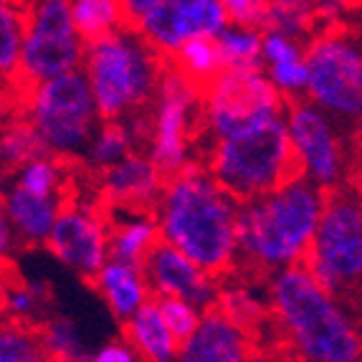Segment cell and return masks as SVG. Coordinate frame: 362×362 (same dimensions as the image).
Masks as SVG:
<instances>
[{
  "label": "cell",
  "instance_id": "6da1fadb",
  "mask_svg": "<svg viewBox=\"0 0 362 362\" xmlns=\"http://www.w3.org/2000/svg\"><path fill=\"white\" fill-rule=\"evenodd\" d=\"M238 208L241 200L233 198L206 165L190 163L165 182L155 216L163 241L221 279L238 264Z\"/></svg>",
  "mask_w": 362,
  "mask_h": 362
},
{
  "label": "cell",
  "instance_id": "7a4b0ae2",
  "mask_svg": "<svg viewBox=\"0 0 362 362\" xmlns=\"http://www.w3.org/2000/svg\"><path fill=\"white\" fill-rule=\"evenodd\" d=\"M272 320L291 355L314 362L362 360V329L304 264L269 276Z\"/></svg>",
  "mask_w": 362,
  "mask_h": 362
},
{
  "label": "cell",
  "instance_id": "3957f363",
  "mask_svg": "<svg viewBox=\"0 0 362 362\" xmlns=\"http://www.w3.org/2000/svg\"><path fill=\"white\" fill-rule=\"evenodd\" d=\"M327 190L299 175L272 193L241 200L238 208V261L259 276L302 264L314 241Z\"/></svg>",
  "mask_w": 362,
  "mask_h": 362
},
{
  "label": "cell",
  "instance_id": "277c9868",
  "mask_svg": "<svg viewBox=\"0 0 362 362\" xmlns=\"http://www.w3.org/2000/svg\"><path fill=\"white\" fill-rule=\"evenodd\" d=\"M168 56L134 25L86 41L84 71L102 119H124L155 102Z\"/></svg>",
  "mask_w": 362,
  "mask_h": 362
},
{
  "label": "cell",
  "instance_id": "5b68a950",
  "mask_svg": "<svg viewBox=\"0 0 362 362\" xmlns=\"http://www.w3.org/2000/svg\"><path fill=\"white\" fill-rule=\"evenodd\" d=\"M203 165L238 200L259 198L304 175L291 145L286 115L213 139Z\"/></svg>",
  "mask_w": 362,
  "mask_h": 362
},
{
  "label": "cell",
  "instance_id": "8992f818",
  "mask_svg": "<svg viewBox=\"0 0 362 362\" xmlns=\"http://www.w3.org/2000/svg\"><path fill=\"white\" fill-rule=\"evenodd\" d=\"M302 264L337 299L362 294V195L352 185L327 190L320 226Z\"/></svg>",
  "mask_w": 362,
  "mask_h": 362
},
{
  "label": "cell",
  "instance_id": "52a82bcc",
  "mask_svg": "<svg viewBox=\"0 0 362 362\" xmlns=\"http://www.w3.org/2000/svg\"><path fill=\"white\" fill-rule=\"evenodd\" d=\"M16 115L36 124L51 155L74 157L84 152L94 137V122L102 119L86 71L61 74L25 91L16 104Z\"/></svg>",
  "mask_w": 362,
  "mask_h": 362
},
{
  "label": "cell",
  "instance_id": "ba28073f",
  "mask_svg": "<svg viewBox=\"0 0 362 362\" xmlns=\"http://www.w3.org/2000/svg\"><path fill=\"white\" fill-rule=\"evenodd\" d=\"M86 41L74 23L71 0H33L25 11V43L18 74L8 81L16 104L25 91L84 64Z\"/></svg>",
  "mask_w": 362,
  "mask_h": 362
},
{
  "label": "cell",
  "instance_id": "9c48e42d",
  "mask_svg": "<svg viewBox=\"0 0 362 362\" xmlns=\"http://www.w3.org/2000/svg\"><path fill=\"white\" fill-rule=\"evenodd\" d=\"M195 122L203 124V89L168 59L150 119V160L165 182L190 165Z\"/></svg>",
  "mask_w": 362,
  "mask_h": 362
},
{
  "label": "cell",
  "instance_id": "30bf717a",
  "mask_svg": "<svg viewBox=\"0 0 362 362\" xmlns=\"http://www.w3.org/2000/svg\"><path fill=\"white\" fill-rule=\"evenodd\" d=\"M286 97L261 69H226L203 89V127L211 139L286 115Z\"/></svg>",
  "mask_w": 362,
  "mask_h": 362
},
{
  "label": "cell",
  "instance_id": "8fae6325",
  "mask_svg": "<svg viewBox=\"0 0 362 362\" xmlns=\"http://www.w3.org/2000/svg\"><path fill=\"white\" fill-rule=\"evenodd\" d=\"M307 97L337 119L355 122L362 115V49L329 28L307 49Z\"/></svg>",
  "mask_w": 362,
  "mask_h": 362
},
{
  "label": "cell",
  "instance_id": "7c38bea8",
  "mask_svg": "<svg viewBox=\"0 0 362 362\" xmlns=\"http://www.w3.org/2000/svg\"><path fill=\"white\" fill-rule=\"evenodd\" d=\"M286 124L302 173L325 190L350 180L347 150L334 127L332 115L314 104L312 99L289 97L286 102Z\"/></svg>",
  "mask_w": 362,
  "mask_h": 362
},
{
  "label": "cell",
  "instance_id": "4fadbf2b",
  "mask_svg": "<svg viewBox=\"0 0 362 362\" xmlns=\"http://www.w3.org/2000/svg\"><path fill=\"white\" fill-rule=\"evenodd\" d=\"M109 235L112 223L107 206H76L66 200L46 238V246L61 264H66L91 284V279L109 261Z\"/></svg>",
  "mask_w": 362,
  "mask_h": 362
},
{
  "label": "cell",
  "instance_id": "5bb4252c",
  "mask_svg": "<svg viewBox=\"0 0 362 362\" xmlns=\"http://www.w3.org/2000/svg\"><path fill=\"white\" fill-rule=\"evenodd\" d=\"M228 23L221 0H157L139 16L134 28L160 54L173 56L185 41L195 36H218Z\"/></svg>",
  "mask_w": 362,
  "mask_h": 362
},
{
  "label": "cell",
  "instance_id": "9a60e30c",
  "mask_svg": "<svg viewBox=\"0 0 362 362\" xmlns=\"http://www.w3.org/2000/svg\"><path fill=\"white\" fill-rule=\"evenodd\" d=\"M142 269L150 281L152 296H180V299L193 302L198 309L218 304V294H221L218 281L221 279L208 274L203 266H198L190 256L182 254L180 248L163 238L147 254Z\"/></svg>",
  "mask_w": 362,
  "mask_h": 362
},
{
  "label": "cell",
  "instance_id": "2e32d148",
  "mask_svg": "<svg viewBox=\"0 0 362 362\" xmlns=\"http://www.w3.org/2000/svg\"><path fill=\"white\" fill-rule=\"evenodd\" d=\"M261 357L259 339L238 327L223 309H203L195 332L180 344V360L185 362H243Z\"/></svg>",
  "mask_w": 362,
  "mask_h": 362
},
{
  "label": "cell",
  "instance_id": "e0dca14e",
  "mask_svg": "<svg viewBox=\"0 0 362 362\" xmlns=\"http://www.w3.org/2000/svg\"><path fill=\"white\" fill-rule=\"evenodd\" d=\"M102 200L107 208H134L155 213L165 190V177L150 160V155H132L112 168L102 170Z\"/></svg>",
  "mask_w": 362,
  "mask_h": 362
},
{
  "label": "cell",
  "instance_id": "ac0fdd59",
  "mask_svg": "<svg viewBox=\"0 0 362 362\" xmlns=\"http://www.w3.org/2000/svg\"><path fill=\"white\" fill-rule=\"evenodd\" d=\"M64 203L66 198L61 195H36L13 182L3 198V213L16 230V241L23 246H38L46 243Z\"/></svg>",
  "mask_w": 362,
  "mask_h": 362
},
{
  "label": "cell",
  "instance_id": "d6986e66",
  "mask_svg": "<svg viewBox=\"0 0 362 362\" xmlns=\"http://www.w3.org/2000/svg\"><path fill=\"white\" fill-rule=\"evenodd\" d=\"M122 337L127 339L139 360L170 362L180 360V339L170 329L157 299H147L129 320L122 322Z\"/></svg>",
  "mask_w": 362,
  "mask_h": 362
},
{
  "label": "cell",
  "instance_id": "ffe728a7",
  "mask_svg": "<svg viewBox=\"0 0 362 362\" xmlns=\"http://www.w3.org/2000/svg\"><path fill=\"white\" fill-rule=\"evenodd\" d=\"M91 284L102 294L109 312L115 314L119 322L129 320L147 299H152V289L145 276V269L137 264L112 259V256L102 266V272L91 279Z\"/></svg>",
  "mask_w": 362,
  "mask_h": 362
},
{
  "label": "cell",
  "instance_id": "44dd1931",
  "mask_svg": "<svg viewBox=\"0 0 362 362\" xmlns=\"http://www.w3.org/2000/svg\"><path fill=\"white\" fill-rule=\"evenodd\" d=\"M124 211H127V218H109L112 223L109 256L142 266L155 243L163 238L160 223L152 211H134V208H124Z\"/></svg>",
  "mask_w": 362,
  "mask_h": 362
},
{
  "label": "cell",
  "instance_id": "7402d4cb",
  "mask_svg": "<svg viewBox=\"0 0 362 362\" xmlns=\"http://www.w3.org/2000/svg\"><path fill=\"white\" fill-rule=\"evenodd\" d=\"M182 74L193 78L200 89H206L218 74H223L226 69V59L223 51L218 46L216 36H195L190 41H185L180 49L173 56H168Z\"/></svg>",
  "mask_w": 362,
  "mask_h": 362
},
{
  "label": "cell",
  "instance_id": "603a6c76",
  "mask_svg": "<svg viewBox=\"0 0 362 362\" xmlns=\"http://www.w3.org/2000/svg\"><path fill=\"white\" fill-rule=\"evenodd\" d=\"M43 155H51L49 145L38 134L36 124L25 115H16V119L8 122L3 129V142H0V157H3V170L6 173H18L23 165Z\"/></svg>",
  "mask_w": 362,
  "mask_h": 362
},
{
  "label": "cell",
  "instance_id": "cb8c5ba5",
  "mask_svg": "<svg viewBox=\"0 0 362 362\" xmlns=\"http://www.w3.org/2000/svg\"><path fill=\"white\" fill-rule=\"evenodd\" d=\"M74 23L84 41H94L117 28L129 25L127 13L119 0H71Z\"/></svg>",
  "mask_w": 362,
  "mask_h": 362
},
{
  "label": "cell",
  "instance_id": "d4e9b609",
  "mask_svg": "<svg viewBox=\"0 0 362 362\" xmlns=\"http://www.w3.org/2000/svg\"><path fill=\"white\" fill-rule=\"evenodd\" d=\"M216 38L228 69H261L266 64L264 30L228 23Z\"/></svg>",
  "mask_w": 362,
  "mask_h": 362
},
{
  "label": "cell",
  "instance_id": "484cf974",
  "mask_svg": "<svg viewBox=\"0 0 362 362\" xmlns=\"http://www.w3.org/2000/svg\"><path fill=\"white\" fill-rule=\"evenodd\" d=\"M46 360H91L94 352H86V342L78 327L69 317H49L38 322Z\"/></svg>",
  "mask_w": 362,
  "mask_h": 362
},
{
  "label": "cell",
  "instance_id": "4316f807",
  "mask_svg": "<svg viewBox=\"0 0 362 362\" xmlns=\"http://www.w3.org/2000/svg\"><path fill=\"white\" fill-rule=\"evenodd\" d=\"M218 307L228 314L238 327H243L251 337L259 339L261 327L272 320V304L261 302L246 286H228L218 294Z\"/></svg>",
  "mask_w": 362,
  "mask_h": 362
},
{
  "label": "cell",
  "instance_id": "83f0119b",
  "mask_svg": "<svg viewBox=\"0 0 362 362\" xmlns=\"http://www.w3.org/2000/svg\"><path fill=\"white\" fill-rule=\"evenodd\" d=\"M129 147H132V132L119 119H102V127L89 139L84 157L89 168H97L102 173L124 160L129 155Z\"/></svg>",
  "mask_w": 362,
  "mask_h": 362
},
{
  "label": "cell",
  "instance_id": "f1b7e54d",
  "mask_svg": "<svg viewBox=\"0 0 362 362\" xmlns=\"http://www.w3.org/2000/svg\"><path fill=\"white\" fill-rule=\"evenodd\" d=\"M46 360L38 325L13 320L3 325L0 332V362H36Z\"/></svg>",
  "mask_w": 362,
  "mask_h": 362
},
{
  "label": "cell",
  "instance_id": "f546056e",
  "mask_svg": "<svg viewBox=\"0 0 362 362\" xmlns=\"http://www.w3.org/2000/svg\"><path fill=\"white\" fill-rule=\"evenodd\" d=\"M320 21V0H269L266 30H281L286 36H302Z\"/></svg>",
  "mask_w": 362,
  "mask_h": 362
},
{
  "label": "cell",
  "instance_id": "4dcf8cb0",
  "mask_svg": "<svg viewBox=\"0 0 362 362\" xmlns=\"http://www.w3.org/2000/svg\"><path fill=\"white\" fill-rule=\"evenodd\" d=\"M0 23H3V43H0V69L6 81H11L21 66V54L25 43V13H21L11 0H3L0 11Z\"/></svg>",
  "mask_w": 362,
  "mask_h": 362
},
{
  "label": "cell",
  "instance_id": "1f68e13d",
  "mask_svg": "<svg viewBox=\"0 0 362 362\" xmlns=\"http://www.w3.org/2000/svg\"><path fill=\"white\" fill-rule=\"evenodd\" d=\"M16 182L36 195H61V190H64V165H61V157L43 155L30 160L28 165H23L16 173Z\"/></svg>",
  "mask_w": 362,
  "mask_h": 362
},
{
  "label": "cell",
  "instance_id": "d6a6232c",
  "mask_svg": "<svg viewBox=\"0 0 362 362\" xmlns=\"http://www.w3.org/2000/svg\"><path fill=\"white\" fill-rule=\"evenodd\" d=\"M155 299L160 304V309H163L170 329L177 334L180 342H185L195 332V327H198L200 317H203V309H198L187 299H180V296H155Z\"/></svg>",
  "mask_w": 362,
  "mask_h": 362
},
{
  "label": "cell",
  "instance_id": "836d02e7",
  "mask_svg": "<svg viewBox=\"0 0 362 362\" xmlns=\"http://www.w3.org/2000/svg\"><path fill=\"white\" fill-rule=\"evenodd\" d=\"M46 294L43 284H16V286H6V314H11L13 320L21 322H30L36 325V312L41 307V299Z\"/></svg>",
  "mask_w": 362,
  "mask_h": 362
},
{
  "label": "cell",
  "instance_id": "e575fe53",
  "mask_svg": "<svg viewBox=\"0 0 362 362\" xmlns=\"http://www.w3.org/2000/svg\"><path fill=\"white\" fill-rule=\"evenodd\" d=\"M269 76L272 81L284 91L286 97H299L307 94L309 84V66L307 56L299 61H284V64H269Z\"/></svg>",
  "mask_w": 362,
  "mask_h": 362
},
{
  "label": "cell",
  "instance_id": "d590c367",
  "mask_svg": "<svg viewBox=\"0 0 362 362\" xmlns=\"http://www.w3.org/2000/svg\"><path fill=\"white\" fill-rule=\"evenodd\" d=\"M228 21L246 28L266 30L269 25V0H221Z\"/></svg>",
  "mask_w": 362,
  "mask_h": 362
},
{
  "label": "cell",
  "instance_id": "8d00e7d4",
  "mask_svg": "<svg viewBox=\"0 0 362 362\" xmlns=\"http://www.w3.org/2000/svg\"><path fill=\"white\" fill-rule=\"evenodd\" d=\"M137 352H134V347L127 342V339H112V342L102 344L94 355H91V360L97 362H132L137 360Z\"/></svg>",
  "mask_w": 362,
  "mask_h": 362
},
{
  "label": "cell",
  "instance_id": "74e56055",
  "mask_svg": "<svg viewBox=\"0 0 362 362\" xmlns=\"http://www.w3.org/2000/svg\"><path fill=\"white\" fill-rule=\"evenodd\" d=\"M122 6H124V13H127L129 18V25H134L139 21V16L147 11V8H152L157 3V0H119Z\"/></svg>",
  "mask_w": 362,
  "mask_h": 362
},
{
  "label": "cell",
  "instance_id": "f35d334b",
  "mask_svg": "<svg viewBox=\"0 0 362 362\" xmlns=\"http://www.w3.org/2000/svg\"><path fill=\"white\" fill-rule=\"evenodd\" d=\"M347 185H352V187L357 190V193L362 195V150H357L355 155H352L350 180H347Z\"/></svg>",
  "mask_w": 362,
  "mask_h": 362
},
{
  "label": "cell",
  "instance_id": "ab89813d",
  "mask_svg": "<svg viewBox=\"0 0 362 362\" xmlns=\"http://www.w3.org/2000/svg\"><path fill=\"white\" fill-rule=\"evenodd\" d=\"M16 233L11 226V221L6 218V213H3V221H0V248H3V256H8L13 251V238L11 235Z\"/></svg>",
  "mask_w": 362,
  "mask_h": 362
},
{
  "label": "cell",
  "instance_id": "60d3db41",
  "mask_svg": "<svg viewBox=\"0 0 362 362\" xmlns=\"http://www.w3.org/2000/svg\"><path fill=\"white\" fill-rule=\"evenodd\" d=\"M350 145L352 150H362V115L355 119V127H352V137H350Z\"/></svg>",
  "mask_w": 362,
  "mask_h": 362
},
{
  "label": "cell",
  "instance_id": "b9f144b4",
  "mask_svg": "<svg viewBox=\"0 0 362 362\" xmlns=\"http://www.w3.org/2000/svg\"><path fill=\"white\" fill-rule=\"evenodd\" d=\"M355 302H357V317H360V322H362V294L357 296Z\"/></svg>",
  "mask_w": 362,
  "mask_h": 362
}]
</instances>
